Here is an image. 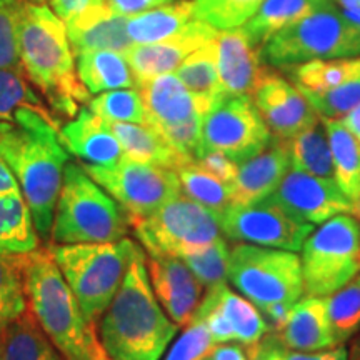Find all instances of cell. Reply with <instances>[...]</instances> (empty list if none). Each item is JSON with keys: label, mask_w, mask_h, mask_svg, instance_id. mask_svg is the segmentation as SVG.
<instances>
[{"label": "cell", "mask_w": 360, "mask_h": 360, "mask_svg": "<svg viewBox=\"0 0 360 360\" xmlns=\"http://www.w3.org/2000/svg\"><path fill=\"white\" fill-rule=\"evenodd\" d=\"M135 237L148 255L187 257L199 254L222 237L219 212L180 193L155 212L129 219Z\"/></svg>", "instance_id": "obj_10"}, {"label": "cell", "mask_w": 360, "mask_h": 360, "mask_svg": "<svg viewBox=\"0 0 360 360\" xmlns=\"http://www.w3.org/2000/svg\"><path fill=\"white\" fill-rule=\"evenodd\" d=\"M97 360H114L110 357V355H103V357H101V359H97Z\"/></svg>", "instance_id": "obj_57"}, {"label": "cell", "mask_w": 360, "mask_h": 360, "mask_svg": "<svg viewBox=\"0 0 360 360\" xmlns=\"http://www.w3.org/2000/svg\"><path fill=\"white\" fill-rule=\"evenodd\" d=\"M209 360H249L244 347L237 344H217L210 352Z\"/></svg>", "instance_id": "obj_50"}, {"label": "cell", "mask_w": 360, "mask_h": 360, "mask_svg": "<svg viewBox=\"0 0 360 360\" xmlns=\"http://www.w3.org/2000/svg\"><path fill=\"white\" fill-rule=\"evenodd\" d=\"M7 192H20V187L17 184L15 177H13V174L11 172V169L7 167V164L0 157V193Z\"/></svg>", "instance_id": "obj_51"}, {"label": "cell", "mask_w": 360, "mask_h": 360, "mask_svg": "<svg viewBox=\"0 0 360 360\" xmlns=\"http://www.w3.org/2000/svg\"><path fill=\"white\" fill-rule=\"evenodd\" d=\"M352 215L355 219L360 220V191L357 193V197L352 200Z\"/></svg>", "instance_id": "obj_55"}, {"label": "cell", "mask_w": 360, "mask_h": 360, "mask_svg": "<svg viewBox=\"0 0 360 360\" xmlns=\"http://www.w3.org/2000/svg\"><path fill=\"white\" fill-rule=\"evenodd\" d=\"M195 164L227 184H233L237 177L238 164L229 155H225L224 152H205V154L197 157Z\"/></svg>", "instance_id": "obj_45"}, {"label": "cell", "mask_w": 360, "mask_h": 360, "mask_svg": "<svg viewBox=\"0 0 360 360\" xmlns=\"http://www.w3.org/2000/svg\"><path fill=\"white\" fill-rule=\"evenodd\" d=\"M265 0H193V19L215 30H236L257 13Z\"/></svg>", "instance_id": "obj_38"}, {"label": "cell", "mask_w": 360, "mask_h": 360, "mask_svg": "<svg viewBox=\"0 0 360 360\" xmlns=\"http://www.w3.org/2000/svg\"><path fill=\"white\" fill-rule=\"evenodd\" d=\"M215 62L222 92L227 96H250L262 75L259 49L240 29L220 30L214 39Z\"/></svg>", "instance_id": "obj_20"}, {"label": "cell", "mask_w": 360, "mask_h": 360, "mask_svg": "<svg viewBox=\"0 0 360 360\" xmlns=\"http://www.w3.org/2000/svg\"><path fill=\"white\" fill-rule=\"evenodd\" d=\"M27 309L24 276L17 255L0 254V327Z\"/></svg>", "instance_id": "obj_40"}, {"label": "cell", "mask_w": 360, "mask_h": 360, "mask_svg": "<svg viewBox=\"0 0 360 360\" xmlns=\"http://www.w3.org/2000/svg\"><path fill=\"white\" fill-rule=\"evenodd\" d=\"M287 142L292 169L335 180L334 160L322 119Z\"/></svg>", "instance_id": "obj_34"}, {"label": "cell", "mask_w": 360, "mask_h": 360, "mask_svg": "<svg viewBox=\"0 0 360 360\" xmlns=\"http://www.w3.org/2000/svg\"><path fill=\"white\" fill-rule=\"evenodd\" d=\"M105 2L112 11L120 13V15L132 17L169 4L170 0H105Z\"/></svg>", "instance_id": "obj_47"}, {"label": "cell", "mask_w": 360, "mask_h": 360, "mask_svg": "<svg viewBox=\"0 0 360 360\" xmlns=\"http://www.w3.org/2000/svg\"><path fill=\"white\" fill-rule=\"evenodd\" d=\"M283 345L278 340L276 332L267 334L257 344L247 347V359L249 360H285L283 359Z\"/></svg>", "instance_id": "obj_46"}, {"label": "cell", "mask_w": 360, "mask_h": 360, "mask_svg": "<svg viewBox=\"0 0 360 360\" xmlns=\"http://www.w3.org/2000/svg\"><path fill=\"white\" fill-rule=\"evenodd\" d=\"M327 312L337 345H344L357 334L360 330V274L327 297Z\"/></svg>", "instance_id": "obj_37"}, {"label": "cell", "mask_w": 360, "mask_h": 360, "mask_svg": "<svg viewBox=\"0 0 360 360\" xmlns=\"http://www.w3.org/2000/svg\"><path fill=\"white\" fill-rule=\"evenodd\" d=\"M94 0H51V7L60 20H70L84 11Z\"/></svg>", "instance_id": "obj_49"}, {"label": "cell", "mask_w": 360, "mask_h": 360, "mask_svg": "<svg viewBox=\"0 0 360 360\" xmlns=\"http://www.w3.org/2000/svg\"><path fill=\"white\" fill-rule=\"evenodd\" d=\"M125 210L85 172L69 162L53 212L52 238L56 244H110L129 231Z\"/></svg>", "instance_id": "obj_5"}, {"label": "cell", "mask_w": 360, "mask_h": 360, "mask_svg": "<svg viewBox=\"0 0 360 360\" xmlns=\"http://www.w3.org/2000/svg\"><path fill=\"white\" fill-rule=\"evenodd\" d=\"M25 112H37L58 124L57 115L35 92L24 70L0 69V122H15Z\"/></svg>", "instance_id": "obj_31"}, {"label": "cell", "mask_w": 360, "mask_h": 360, "mask_svg": "<svg viewBox=\"0 0 360 360\" xmlns=\"http://www.w3.org/2000/svg\"><path fill=\"white\" fill-rule=\"evenodd\" d=\"M349 360H360V334L355 337L349 350Z\"/></svg>", "instance_id": "obj_54"}, {"label": "cell", "mask_w": 360, "mask_h": 360, "mask_svg": "<svg viewBox=\"0 0 360 360\" xmlns=\"http://www.w3.org/2000/svg\"><path fill=\"white\" fill-rule=\"evenodd\" d=\"M25 4H37V6H42V4L47 2V0H24Z\"/></svg>", "instance_id": "obj_56"}, {"label": "cell", "mask_w": 360, "mask_h": 360, "mask_svg": "<svg viewBox=\"0 0 360 360\" xmlns=\"http://www.w3.org/2000/svg\"><path fill=\"white\" fill-rule=\"evenodd\" d=\"M27 307L65 360H97L109 355L97 326L84 319L74 292L62 276L49 247L19 254Z\"/></svg>", "instance_id": "obj_4"}, {"label": "cell", "mask_w": 360, "mask_h": 360, "mask_svg": "<svg viewBox=\"0 0 360 360\" xmlns=\"http://www.w3.org/2000/svg\"><path fill=\"white\" fill-rule=\"evenodd\" d=\"M229 255H231V249H229L227 240L220 237L205 250L187 255V257H182V260L187 264L197 281L202 283V287L210 289V287L225 283L227 281Z\"/></svg>", "instance_id": "obj_41"}, {"label": "cell", "mask_w": 360, "mask_h": 360, "mask_svg": "<svg viewBox=\"0 0 360 360\" xmlns=\"http://www.w3.org/2000/svg\"><path fill=\"white\" fill-rule=\"evenodd\" d=\"M227 278L247 300L267 314L276 307H294L302 299V264L297 252L237 244L229 255Z\"/></svg>", "instance_id": "obj_8"}, {"label": "cell", "mask_w": 360, "mask_h": 360, "mask_svg": "<svg viewBox=\"0 0 360 360\" xmlns=\"http://www.w3.org/2000/svg\"><path fill=\"white\" fill-rule=\"evenodd\" d=\"M204 360H209V359H204Z\"/></svg>", "instance_id": "obj_58"}, {"label": "cell", "mask_w": 360, "mask_h": 360, "mask_svg": "<svg viewBox=\"0 0 360 360\" xmlns=\"http://www.w3.org/2000/svg\"><path fill=\"white\" fill-rule=\"evenodd\" d=\"M192 20L193 0H179L127 17V34L134 45L155 44L182 34Z\"/></svg>", "instance_id": "obj_25"}, {"label": "cell", "mask_w": 360, "mask_h": 360, "mask_svg": "<svg viewBox=\"0 0 360 360\" xmlns=\"http://www.w3.org/2000/svg\"><path fill=\"white\" fill-rule=\"evenodd\" d=\"M300 252L305 295H332L360 274V220L352 214L326 220Z\"/></svg>", "instance_id": "obj_9"}, {"label": "cell", "mask_w": 360, "mask_h": 360, "mask_svg": "<svg viewBox=\"0 0 360 360\" xmlns=\"http://www.w3.org/2000/svg\"><path fill=\"white\" fill-rule=\"evenodd\" d=\"M37 247V231L24 195L20 192L0 193V254H27Z\"/></svg>", "instance_id": "obj_29"}, {"label": "cell", "mask_w": 360, "mask_h": 360, "mask_svg": "<svg viewBox=\"0 0 360 360\" xmlns=\"http://www.w3.org/2000/svg\"><path fill=\"white\" fill-rule=\"evenodd\" d=\"M134 242L56 244L49 247L90 326L98 321L124 281Z\"/></svg>", "instance_id": "obj_7"}, {"label": "cell", "mask_w": 360, "mask_h": 360, "mask_svg": "<svg viewBox=\"0 0 360 360\" xmlns=\"http://www.w3.org/2000/svg\"><path fill=\"white\" fill-rule=\"evenodd\" d=\"M24 0H0V69L24 70L19 52V17Z\"/></svg>", "instance_id": "obj_43"}, {"label": "cell", "mask_w": 360, "mask_h": 360, "mask_svg": "<svg viewBox=\"0 0 360 360\" xmlns=\"http://www.w3.org/2000/svg\"><path fill=\"white\" fill-rule=\"evenodd\" d=\"M220 231L238 244L299 252L314 231L282 209L272 197L254 204H231L219 212Z\"/></svg>", "instance_id": "obj_14"}, {"label": "cell", "mask_w": 360, "mask_h": 360, "mask_svg": "<svg viewBox=\"0 0 360 360\" xmlns=\"http://www.w3.org/2000/svg\"><path fill=\"white\" fill-rule=\"evenodd\" d=\"M215 345L217 344L210 335L205 322L200 319H192V322L186 326V330L174 342L162 360H204L209 357Z\"/></svg>", "instance_id": "obj_44"}, {"label": "cell", "mask_w": 360, "mask_h": 360, "mask_svg": "<svg viewBox=\"0 0 360 360\" xmlns=\"http://www.w3.org/2000/svg\"><path fill=\"white\" fill-rule=\"evenodd\" d=\"M58 130L60 125L37 112H25L15 122H0V157L19 184L44 240L52 236L53 212L70 162Z\"/></svg>", "instance_id": "obj_1"}, {"label": "cell", "mask_w": 360, "mask_h": 360, "mask_svg": "<svg viewBox=\"0 0 360 360\" xmlns=\"http://www.w3.org/2000/svg\"><path fill=\"white\" fill-rule=\"evenodd\" d=\"M270 142L272 134L252 97L222 94L202 119L199 155L217 150L242 164Z\"/></svg>", "instance_id": "obj_13"}, {"label": "cell", "mask_w": 360, "mask_h": 360, "mask_svg": "<svg viewBox=\"0 0 360 360\" xmlns=\"http://www.w3.org/2000/svg\"><path fill=\"white\" fill-rule=\"evenodd\" d=\"M252 101L272 137L281 141H290L321 120L304 94L272 67L264 65L262 75L252 92Z\"/></svg>", "instance_id": "obj_15"}, {"label": "cell", "mask_w": 360, "mask_h": 360, "mask_svg": "<svg viewBox=\"0 0 360 360\" xmlns=\"http://www.w3.org/2000/svg\"><path fill=\"white\" fill-rule=\"evenodd\" d=\"M19 52L22 69L56 115L72 117L89 103L80 82L64 20L51 8L24 4L19 17Z\"/></svg>", "instance_id": "obj_3"}, {"label": "cell", "mask_w": 360, "mask_h": 360, "mask_svg": "<svg viewBox=\"0 0 360 360\" xmlns=\"http://www.w3.org/2000/svg\"><path fill=\"white\" fill-rule=\"evenodd\" d=\"M219 30L193 19L182 34L172 39L155 44L134 45L125 53L130 69L134 72L135 87L159 77V75L174 74L193 51L202 45L212 42Z\"/></svg>", "instance_id": "obj_18"}, {"label": "cell", "mask_w": 360, "mask_h": 360, "mask_svg": "<svg viewBox=\"0 0 360 360\" xmlns=\"http://www.w3.org/2000/svg\"><path fill=\"white\" fill-rule=\"evenodd\" d=\"M75 69L89 94L135 87L127 57L115 51H89L75 56Z\"/></svg>", "instance_id": "obj_27"}, {"label": "cell", "mask_w": 360, "mask_h": 360, "mask_svg": "<svg viewBox=\"0 0 360 360\" xmlns=\"http://www.w3.org/2000/svg\"><path fill=\"white\" fill-rule=\"evenodd\" d=\"M60 139L65 148L77 155L84 164L112 167L124 157L120 142L112 132L109 122L82 105L77 115L62 125Z\"/></svg>", "instance_id": "obj_21"}, {"label": "cell", "mask_w": 360, "mask_h": 360, "mask_svg": "<svg viewBox=\"0 0 360 360\" xmlns=\"http://www.w3.org/2000/svg\"><path fill=\"white\" fill-rule=\"evenodd\" d=\"M214 289L220 309H222L227 322L231 323L236 342L249 347L269 334L270 328L264 315L250 300L229 289L227 283H219V285H214Z\"/></svg>", "instance_id": "obj_35"}, {"label": "cell", "mask_w": 360, "mask_h": 360, "mask_svg": "<svg viewBox=\"0 0 360 360\" xmlns=\"http://www.w3.org/2000/svg\"><path fill=\"white\" fill-rule=\"evenodd\" d=\"M64 24L74 57L89 51H115L125 56L134 47L127 17L112 11L105 0H94Z\"/></svg>", "instance_id": "obj_19"}, {"label": "cell", "mask_w": 360, "mask_h": 360, "mask_svg": "<svg viewBox=\"0 0 360 360\" xmlns=\"http://www.w3.org/2000/svg\"><path fill=\"white\" fill-rule=\"evenodd\" d=\"M107 193L125 210L129 219L155 212L182 193L177 170L139 162L124 155L112 167L80 164Z\"/></svg>", "instance_id": "obj_12"}, {"label": "cell", "mask_w": 360, "mask_h": 360, "mask_svg": "<svg viewBox=\"0 0 360 360\" xmlns=\"http://www.w3.org/2000/svg\"><path fill=\"white\" fill-rule=\"evenodd\" d=\"M304 96L322 119H342L360 105V72L328 92L304 94Z\"/></svg>", "instance_id": "obj_42"}, {"label": "cell", "mask_w": 360, "mask_h": 360, "mask_svg": "<svg viewBox=\"0 0 360 360\" xmlns=\"http://www.w3.org/2000/svg\"><path fill=\"white\" fill-rule=\"evenodd\" d=\"M274 200L300 222L321 225L340 214H352V200L335 180L292 169L272 193Z\"/></svg>", "instance_id": "obj_16"}, {"label": "cell", "mask_w": 360, "mask_h": 360, "mask_svg": "<svg viewBox=\"0 0 360 360\" xmlns=\"http://www.w3.org/2000/svg\"><path fill=\"white\" fill-rule=\"evenodd\" d=\"M97 330L103 349L114 360H160L177 334L179 326L164 312L152 290L146 254L137 244Z\"/></svg>", "instance_id": "obj_2"}, {"label": "cell", "mask_w": 360, "mask_h": 360, "mask_svg": "<svg viewBox=\"0 0 360 360\" xmlns=\"http://www.w3.org/2000/svg\"><path fill=\"white\" fill-rule=\"evenodd\" d=\"M277 337L283 347L297 352H317L335 347L328 321L327 297L307 295L294 304Z\"/></svg>", "instance_id": "obj_23"}, {"label": "cell", "mask_w": 360, "mask_h": 360, "mask_svg": "<svg viewBox=\"0 0 360 360\" xmlns=\"http://www.w3.org/2000/svg\"><path fill=\"white\" fill-rule=\"evenodd\" d=\"M334 2L349 19L360 24V0H334Z\"/></svg>", "instance_id": "obj_53"}, {"label": "cell", "mask_w": 360, "mask_h": 360, "mask_svg": "<svg viewBox=\"0 0 360 360\" xmlns=\"http://www.w3.org/2000/svg\"><path fill=\"white\" fill-rule=\"evenodd\" d=\"M260 62L287 69L310 60L360 57V24L337 6L309 13L283 27L259 49Z\"/></svg>", "instance_id": "obj_6"}, {"label": "cell", "mask_w": 360, "mask_h": 360, "mask_svg": "<svg viewBox=\"0 0 360 360\" xmlns=\"http://www.w3.org/2000/svg\"><path fill=\"white\" fill-rule=\"evenodd\" d=\"M339 120L355 135V137H357V141L360 142V105L355 107V109L350 110L349 114H345Z\"/></svg>", "instance_id": "obj_52"}, {"label": "cell", "mask_w": 360, "mask_h": 360, "mask_svg": "<svg viewBox=\"0 0 360 360\" xmlns=\"http://www.w3.org/2000/svg\"><path fill=\"white\" fill-rule=\"evenodd\" d=\"M0 360H65L27 307L0 327Z\"/></svg>", "instance_id": "obj_24"}, {"label": "cell", "mask_w": 360, "mask_h": 360, "mask_svg": "<svg viewBox=\"0 0 360 360\" xmlns=\"http://www.w3.org/2000/svg\"><path fill=\"white\" fill-rule=\"evenodd\" d=\"M175 75L186 85L188 92L205 107V110H209L212 103L224 94L219 79L217 62H215L214 40L193 51L177 67Z\"/></svg>", "instance_id": "obj_33"}, {"label": "cell", "mask_w": 360, "mask_h": 360, "mask_svg": "<svg viewBox=\"0 0 360 360\" xmlns=\"http://www.w3.org/2000/svg\"><path fill=\"white\" fill-rule=\"evenodd\" d=\"M137 89L146 109V124L159 132L184 160L195 162L205 107L174 74L159 75Z\"/></svg>", "instance_id": "obj_11"}, {"label": "cell", "mask_w": 360, "mask_h": 360, "mask_svg": "<svg viewBox=\"0 0 360 360\" xmlns=\"http://www.w3.org/2000/svg\"><path fill=\"white\" fill-rule=\"evenodd\" d=\"M146 265L162 309L179 327L188 326L202 300V283L187 264L174 255H146Z\"/></svg>", "instance_id": "obj_17"}, {"label": "cell", "mask_w": 360, "mask_h": 360, "mask_svg": "<svg viewBox=\"0 0 360 360\" xmlns=\"http://www.w3.org/2000/svg\"><path fill=\"white\" fill-rule=\"evenodd\" d=\"M287 142L272 137V142L257 155L238 164L233 180L232 204H254L272 195L290 170Z\"/></svg>", "instance_id": "obj_22"}, {"label": "cell", "mask_w": 360, "mask_h": 360, "mask_svg": "<svg viewBox=\"0 0 360 360\" xmlns=\"http://www.w3.org/2000/svg\"><path fill=\"white\" fill-rule=\"evenodd\" d=\"M322 122L334 160L337 186L354 200L360 191V142L339 119H322Z\"/></svg>", "instance_id": "obj_30"}, {"label": "cell", "mask_w": 360, "mask_h": 360, "mask_svg": "<svg viewBox=\"0 0 360 360\" xmlns=\"http://www.w3.org/2000/svg\"><path fill=\"white\" fill-rule=\"evenodd\" d=\"M182 193L197 204L207 209L222 212L227 205L232 204L233 187L232 184L224 182L214 174L207 172L195 162H188L177 169Z\"/></svg>", "instance_id": "obj_36"}, {"label": "cell", "mask_w": 360, "mask_h": 360, "mask_svg": "<svg viewBox=\"0 0 360 360\" xmlns=\"http://www.w3.org/2000/svg\"><path fill=\"white\" fill-rule=\"evenodd\" d=\"M330 6H335L334 0H265L240 30L254 47L260 49L283 27Z\"/></svg>", "instance_id": "obj_26"}, {"label": "cell", "mask_w": 360, "mask_h": 360, "mask_svg": "<svg viewBox=\"0 0 360 360\" xmlns=\"http://www.w3.org/2000/svg\"><path fill=\"white\" fill-rule=\"evenodd\" d=\"M285 360H349V350L345 345H335L332 349L317 350V352H297V350L283 349Z\"/></svg>", "instance_id": "obj_48"}, {"label": "cell", "mask_w": 360, "mask_h": 360, "mask_svg": "<svg viewBox=\"0 0 360 360\" xmlns=\"http://www.w3.org/2000/svg\"><path fill=\"white\" fill-rule=\"evenodd\" d=\"M109 125L112 132L115 134L117 141L122 146L124 155L130 157V159L148 162V164L162 165V167L174 170L182 167L184 164H188L150 125L129 122H114Z\"/></svg>", "instance_id": "obj_28"}, {"label": "cell", "mask_w": 360, "mask_h": 360, "mask_svg": "<svg viewBox=\"0 0 360 360\" xmlns=\"http://www.w3.org/2000/svg\"><path fill=\"white\" fill-rule=\"evenodd\" d=\"M282 70L302 94H323L360 72V57L310 60Z\"/></svg>", "instance_id": "obj_32"}, {"label": "cell", "mask_w": 360, "mask_h": 360, "mask_svg": "<svg viewBox=\"0 0 360 360\" xmlns=\"http://www.w3.org/2000/svg\"><path fill=\"white\" fill-rule=\"evenodd\" d=\"M89 109L94 110L105 122H129L146 124V109L143 101L137 87L115 89L97 94V97L90 98Z\"/></svg>", "instance_id": "obj_39"}]
</instances>
